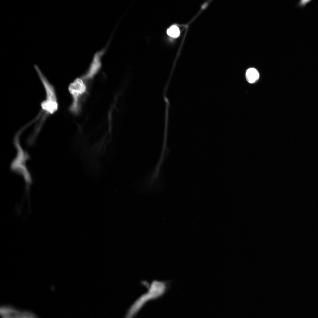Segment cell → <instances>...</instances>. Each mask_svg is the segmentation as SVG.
I'll use <instances>...</instances> for the list:
<instances>
[{
  "instance_id": "cell-1",
  "label": "cell",
  "mask_w": 318,
  "mask_h": 318,
  "mask_svg": "<svg viewBox=\"0 0 318 318\" xmlns=\"http://www.w3.org/2000/svg\"><path fill=\"white\" fill-rule=\"evenodd\" d=\"M25 128L23 127L14 136V143L16 150V157L12 161L10 165L11 171L21 176L25 184V192L29 196L31 186L33 183L32 175L27 166L26 161L30 157L28 153L24 150L20 143L19 137Z\"/></svg>"
},
{
  "instance_id": "cell-2",
  "label": "cell",
  "mask_w": 318,
  "mask_h": 318,
  "mask_svg": "<svg viewBox=\"0 0 318 318\" xmlns=\"http://www.w3.org/2000/svg\"><path fill=\"white\" fill-rule=\"evenodd\" d=\"M167 287V283L165 281L158 280L153 281L147 291L139 297L130 307L125 318H133L147 302L163 295Z\"/></svg>"
},
{
  "instance_id": "cell-3",
  "label": "cell",
  "mask_w": 318,
  "mask_h": 318,
  "mask_svg": "<svg viewBox=\"0 0 318 318\" xmlns=\"http://www.w3.org/2000/svg\"><path fill=\"white\" fill-rule=\"evenodd\" d=\"M84 80L82 78H77L71 83L68 87L73 100L69 109L74 115L79 113L81 109L80 99L87 91V86Z\"/></svg>"
},
{
  "instance_id": "cell-4",
  "label": "cell",
  "mask_w": 318,
  "mask_h": 318,
  "mask_svg": "<svg viewBox=\"0 0 318 318\" xmlns=\"http://www.w3.org/2000/svg\"><path fill=\"white\" fill-rule=\"evenodd\" d=\"M45 93V98L40 103L41 109L38 114L46 121L48 117L57 111L59 105L56 90L47 91Z\"/></svg>"
},
{
  "instance_id": "cell-5",
  "label": "cell",
  "mask_w": 318,
  "mask_h": 318,
  "mask_svg": "<svg viewBox=\"0 0 318 318\" xmlns=\"http://www.w3.org/2000/svg\"><path fill=\"white\" fill-rule=\"evenodd\" d=\"M105 50V49H103L97 52L94 54L87 71L82 77L83 80L92 79L98 72L101 67V59Z\"/></svg>"
},
{
  "instance_id": "cell-6",
  "label": "cell",
  "mask_w": 318,
  "mask_h": 318,
  "mask_svg": "<svg viewBox=\"0 0 318 318\" xmlns=\"http://www.w3.org/2000/svg\"><path fill=\"white\" fill-rule=\"evenodd\" d=\"M246 77V80L248 82L250 83H253L259 79V74L255 69L250 68L247 70Z\"/></svg>"
},
{
  "instance_id": "cell-7",
  "label": "cell",
  "mask_w": 318,
  "mask_h": 318,
  "mask_svg": "<svg viewBox=\"0 0 318 318\" xmlns=\"http://www.w3.org/2000/svg\"><path fill=\"white\" fill-rule=\"evenodd\" d=\"M167 33L170 37H177L180 34L179 29L177 26L173 25L168 29Z\"/></svg>"
}]
</instances>
